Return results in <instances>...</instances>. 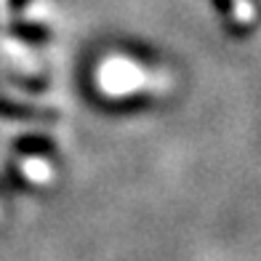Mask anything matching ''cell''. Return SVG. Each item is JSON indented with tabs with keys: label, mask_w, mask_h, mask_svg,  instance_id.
Listing matches in <instances>:
<instances>
[{
	"label": "cell",
	"mask_w": 261,
	"mask_h": 261,
	"mask_svg": "<svg viewBox=\"0 0 261 261\" xmlns=\"http://www.w3.org/2000/svg\"><path fill=\"white\" fill-rule=\"evenodd\" d=\"M0 11H6V0H0Z\"/></svg>",
	"instance_id": "5b68a950"
},
{
	"label": "cell",
	"mask_w": 261,
	"mask_h": 261,
	"mask_svg": "<svg viewBox=\"0 0 261 261\" xmlns=\"http://www.w3.org/2000/svg\"><path fill=\"white\" fill-rule=\"evenodd\" d=\"M19 168H21V176H24L27 181L38 184V187L48 184V181L54 179V165L45 160V158H40V155H30V158H24Z\"/></svg>",
	"instance_id": "7a4b0ae2"
},
{
	"label": "cell",
	"mask_w": 261,
	"mask_h": 261,
	"mask_svg": "<svg viewBox=\"0 0 261 261\" xmlns=\"http://www.w3.org/2000/svg\"><path fill=\"white\" fill-rule=\"evenodd\" d=\"M96 86L110 99H123V96H130V93H139V91L158 93L160 96V93L171 91L173 80L165 72H152V69L141 67L130 56L110 54L96 72Z\"/></svg>",
	"instance_id": "6da1fadb"
},
{
	"label": "cell",
	"mask_w": 261,
	"mask_h": 261,
	"mask_svg": "<svg viewBox=\"0 0 261 261\" xmlns=\"http://www.w3.org/2000/svg\"><path fill=\"white\" fill-rule=\"evenodd\" d=\"M232 16L237 24H251L256 19V6L251 0H232Z\"/></svg>",
	"instance_id": "3957f363"
},
{
	"label": "cell",
	"mask_w": 261,
	"mask_h": 261,
	"mask_svg": "<svg viewBox=\"0 0 261 261\" xmlns=\"http://www.w3.org/2000/svg\"><path fill=\"white\" fill-rule=\"evenodd\" d=\"M24 14H27V16H24L27 21H45V19L51 16V11H48V8H43V6H30Z\"/></svg>",
	"instance_id": "277c9868"
}]
</instances>
